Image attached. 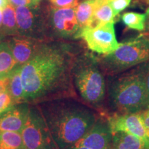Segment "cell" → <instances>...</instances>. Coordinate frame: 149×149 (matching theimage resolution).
I'll use <instances>...</instances> for the list:
<instances>
[{"label": "cell", "instance_id": "cell-1", "mask_svg": "<svg viewBox=\"0 0 149 149\" xmlns=\"http://www.w3.org/2000/svg\"><path fill=\"white\" fill-rule=\"evenodd\" d=\"M74 61L62 48L42 46L29 61L21 66L25 102L40 104L74 98Z\"/></svg>", "mask_w": 149, "mask_h": 149}, {"label": "cell", "instance_id": "cell-2", "mask_svg": "<svg viewBox=\"0 0 149 149\" xmlns=\"http://www.w3.org/2000/svg\"><path fill=\"white\" fill-rule=\"evenodd\" d=\"M72 99H59L38 105L59 149L74 146L99 118L94 109Z\"/></svg>", "mask_w": 149, "mask_h": 149}, {"label": "cell", "instance_id": "cell-3", "mask_svg": "<svg viewBox=\"0 0 149 149\" xmlns=\"http://www.w3.org/2000/svg\"><path fill=\"white\" fill-rule=\"evenodd\" d=\"M108 92L110 105L120 114L141 112L148 106L145 63L127 72L110 76Z\"/></svg>", "mask_w": 149, "mask_h": 149}, {"label": "cell", "instance_id": "cell-4", "mask_svg": "<svg viewBox=\"0 0 149 149\" xmlns=\"http://www.w3.org/2000/svg\"><path fill=\"white\" fill-rule=\"evenodd\" d=\"M104 73L97 59H86L74 61L72 80L79 95L88 106L101 110L107 94Z\"/></svg>", "mask_w": 149, "mask_h": 149}, {"label": "cell", "instance_id": "cell-5", "mask_svg": "<svg viewBox=\"0 0 149 149\" xmlns=\"http://www.w3.org/2000/svg\"><path fill=\"white\" fill-rule=\"evenodd\" d=\"M149 61V37L141 35L119 44L113 53L97 59L104 74L113 76Z\"/></svg>", "mask_w": 149, "mask_h": 149}, {"label": "cell", "instance_id": "cell-6", "mask_svg": "<svg viewBox=\"0 0 149 149\" xmlns=\"http://www.w3.org/2000/svg\"><path fill=\"white\" fill-rule=\"evenodd\" d=\"M21 134L26 149H59L38 105L30 106Z\"/></svg>", "mask_w": 149, "mask_h": 149}, {"label": "cell", "instance_id": "cell-7", "mask_svg": "<svg viewBox=\"0 0 149 149\" xmlns=\"http://www.w3.org/2000/svg\"><path fill=\"white\" fill-rule=\"evenodd\" d=\"M79 38H82L91 51L105 55L113 53L119 44L115 35L114 22L81 30Z\"/></svg>", "mask_w": 149, "mask_h": 149}, {"label": "cell", "instance_id": "cell-8", "mask_svg": "<svg viewBox=\"0 0 149 149\" xmlns=\"http://www.w3.org/2000/svg\"><path fill=\"white\" fill-rule=\"evenodd\" d=\"M111 133L122 131L134 135L148 143V130L141 119L140 112L133 113H114L112 115H104Z\"/></svg>", "mask_w": 149, "mask_h": 149}, {"label": "cell", "instance_id": "cell-9", "mask_svg": "<svg viewBox=\"0 0 149 149\" xmlns=\"http://www.w3.org/2000/svg\"><path fill=\"white\" fill-rule=\"evenodd\" d=\"M112 133L104 117H100L93 127L74 146L90 149H112Z\"/></svg>", "mask_w": 149, "mask_h": 149}, {"label": "cell", "instance_id": "cell-10", "mask_svg": "<svg viewBox=\"0 0 149 149\" xmlns=\"http://www.w3.org/2000/svg\"><path fill=\"white\" fill-rule=\"evenodd\" d=\"M52 24L59 36L64 38H79L80 29L74 8H54L52 12Z\"/></svg>", "mask_w": 149, "mask_h": 149}, {"label": "cell", "instance_id": "cell-11", "mask_svg": "<svg viewBox=\"0 0 149 149\" xmlns=\"http://www.w3.org/2000/svg\"><path fill=\"white\" fill-rule=\"evenodd\" d=\"M31 104L26 102L13 105L0 115V131L21 133L29 115Z\"/></svg>", "mask_w": 149, "mask_h": 149}, {"label": "cell", "instance_id": "cell-12", "mask_svg": "<svg viewBox=\"0 0 149 149\" xmlns=\"http://www.w3.org/2000/svg\"><path fill=\"white\" fill-rule=\"evenodd\" d=\"M8 43L14 58L19 66L29 61L42 46L27 37H14Z\"/></svg>", "mask_w": 149, "mask_h": 149}, {"label": "cell", "instance_id": "cell-13", "mask_svg": "<svg viewBox=\"0 0 149 149\" xmlns=\"http://www.w3.org/2000/svg\"><path fill=\"white\" fill-rule=\"evenodd\" d=\"M112 136V149H149L146 142L132 134L118 131Z\"/></svg>", "mask_w": 149, "mask_h": 149}, {"label": "cell", "instance_id": "cell-14", "mask_svg": "<svg viewBox=\"0 0 149 149\" xmlns=\"http://www.w3.org/2000/svg\"><path fill=\"white\" fill-rule=\"evenodd\" d=\"M6 90L15 104L25 102V92L21 76V66H17L7 77Z\"/></svg>", "mask_w": 149, "mask_h": 149}, {"label": "cell", "instance_id": "cell-15", "mask_svg": "<svg viewBox=\"0 0 149 149\" xmlns=\"http://www.w3.org/2000/svg\"><path fill=\"white\" fill-rule=\"evenodd\" d=\"M18 66L8 42L0 44V80L4 79Z\"/></svg>", "mask_w": 149, "mask_h": 149}, {"label": "cell", "instance_id": "cell-16", "mask_svg": "<svg viewBox=\"0 0 149 149\" xmlns=\"http://www.w3.org/2000/svg\"><path fill=\"white\" fill-rule=\"evenodd\" d=\"M115 15L107 0H97L92 21L88 27L93 28L110 22H114ZM86 29V28H85Z\"/></svg>", "mask_w": 149, "mask_h": 149}, {"label": "cell", "instance_id": "cell-17", "mask_svg": "<svg viewBox=\"0 0 149 149\" xmlns=\"http://www.w3.org/2000/svg\"><path fill=\"white\" fill-rule=\"evenodd\" d=\"M16 21L18 33L27 35L34 29L35 17L31 8L28 6L15 7Z\"/></svg>", "mask_w": 149, "mask_h": 149}, {"label": "cell", "instance_id": "cell-18", "mask_svg": "<svg viewBox=\"0 0 149 149\" xmlns=\"http://www.w3.org/2000/svg\"><path fill=\"white\" fill-rule=\"evenodd\" d=\"M97 2V0H85L79 3L75 8V15L80 32L81 30L90 26Z\"/></svg>", "mask_w": 149, "mask_h": 149}, {"label": "cell", "instance_id": "cell-19", "mask_svg": "<svg viewBox=\"0 0 149 149\" xmlns=\"http://www.w3.org/2000/svg\"><path fill=\"white\" fill-rule=\"evenodd\" d=\"M0 149H26L21 133L0 131Z\"/></svg>", "mask_w": 149, "mask_h": 149}, {"label": "cell", "instance_id": "cell-20", "mask_svg": "<svg viewBox=\"0 0 149 149\" xmlns=\"http://www.w3.org/2000/svg\"><path fill=\"white\" fill-rule=\"evenodd\" d=\"M149 12V8L145 13H139L135 12H127L122 15L123 23L128 29L137 31H144L146 26V20Z\"/></svg>", "mask_w": 149, "mask_h": 149}, {"label": "cell", "instance_id": "cell-21", "mask_svg": "<svg viewBox=\"0 0 149 149\" xmlns=\"http://www.w3.org/2000/svg\"><path fill=\"white\" fill-rule=\"evenodd\" d=\"M3 19L1 28L3 32L8 35H15L18 33L17 25L16 21L15 8L10 3L2 10Z\"/></svg>", "mask_w": 149, "mask_h": 149}, {"label": "cell", "instance_id": "cell-22", "mask_svg": "<svg viewBox=\"0 0 149 149\" xmlns=\"http://www.w3.org/2000/svg\"><path fill=\"white\" fill-rule=\"evenodd\" d=\"M15 104L8 91H0V115Z\"/></svg>", "mask_w": 149, "mask_h": 149}, {"label": "cell", "instance_id": "cell-23", "mask_svg": "<svg viewBox=\"0 0 149 149\" xmlns=\"http://www.w3.org/2000/svg\"><path fill=\"white\" fill-rule=\"evenodd\" d=\"M113 9L115 17L130 5L131 0H107Z\"/></svg>", "mask_w": 149, "mask_h": 149}, {"label": "cell", "instance_id": "cell-24", "mask_svg": "<svg viewBox=\"0 0 149 149\" xmlns=\"http://www.w3.org/2000/svg\"><path fill=\"white\" fill-rule=\"evenodd\" d=\"M53 6L57 8H74L79 4V0H49Z\"/></svg>", "mask_w": 149, "mask_h": 149}, {"label": "cell", "instance_id": "cell-25", "mask_svg": "<svg viewBox=\"0 0 149 149\" xmlns=\"http://www.w3.org/2000/svg\"><path fill=\"white\" fill-rule=\"evenodd\" d=\"M8 2L14 7L28 6L33 8L36 6L32 0H8Z\"/></svg>", "mask_w": 149, "mask_h": 149}, {"label": "cell", "instance_id": "cell-26", "mask_svg": "<svg viewBox=\"0 0 149 149\" xmlns=\"http://www.w3.org/2000/svg\"><path fill=\"white\" fill-rule=\"evenodd\" d=\"M140 115L145 127L149 131V105L140 112Z\"/></svg>", "mask_w": 149, "mask_h": 149}, {"label": "cell", "instance_id": "cell-27", "mask_svg": "<svg viewBox=\"0 0 149 149\" xmlns=\"http://www.w3.org/2000/svg\"><path fill=\"white\" fill-rule=\"evenodd\" d=\"M145 84L149 105V61L145 62Z\"/></svg>", "mask_w": 149, "mask_h": 149}, {"label": "cell", "instance_id": "cell-28", "mask_svg": "<svg viewBox=\"0 0 149 149\" xmlns=\"http://www.w3.org/2000/svg\"><path fill=\"white\" fill-rule=\"evenodd\" d=\"M144 31H146V33L149 36V12L147 15L146 20V26H145V30Z\"/></svg>", "mask_w": 149, "mask_h": 149}, {"label": "cell", "instance_id": "cell-29", "mask_svg": "<svg viewBox=\"0 0 149 149\" xmlns=\"http://www.w3.org/2000/svg\"><path fill=\"white\" fill-rule=\"evenodd\" d=\"M8 0H0V8L3 9L8 4Z\"/></svg>", "mask_w": 149, "mask_h": 149}, {"label": "cell", "instance_id": "cell-30", "mask_svg": "<svg viewBox=\"0 0 149 149\" xmlns=\"http://www.w3.org/2000/svg\"><path fill=\"white\" fill-rule=\"evenodd\" d=\"M66 149H90L88 148H86V147H83V146H72L70 147H68Z\"/></svg>", "mask_w": 149, "mask_h": 149}, {"label": "cell", "instance_id": "cell-31", "mask_svg": "<svg viewBox=\"0 0 149 149\" xmlns=\"http://www.w3.org/2000/svg\"><path fill=\"white\" fill-rule=\"evenodd\" d=\"M2 10L3 9L0 8V28L2 24V19H3V15H2Z\"/></svg>", "mask_w": 149, "mask_h": 149}, {"label": "cell", "instance_id": "cell-32", "mask_svg": "<svg viewBox=\"0 0 149 149\" xmlns=\"http://www.w3.org/2000/svg\"><path fill=\"white\" fill-rule=\"evenodd\" d=\"M32 1H33V3H35V6H37L38 5L39 3H40V2L41 0H32Z\"/></svg>", "mask_w": 149, "mask_h": 149}, {"label": "cell", "instance_id": "cell-33", "mask_svg": "<svg viewBox=\"0 0 149 149\" xmlns=\"http://www.w3.org/2000/svg\"><path fill=\"white\" fill-rule=\"evenodd\" d=\"M148 146H149V131H148Z\"/></svg>", "mask_w": 149, "mask_h": 149}]
</instances>
